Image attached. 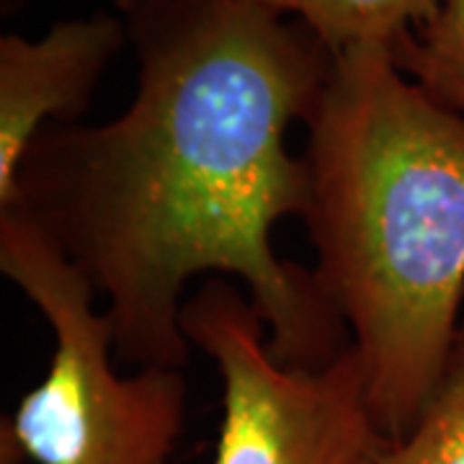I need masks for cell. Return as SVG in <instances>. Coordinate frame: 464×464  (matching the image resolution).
<instances>
[{"label": "cell", "mask_w": 464, "mask_h": 464, "mask_svg": "<svg viewBox=\"0 0 464 464\" xmlns=\"http://www.w3.org/2000/svg\"><path fill=\"white\" fill-rule=\"evenodd\" d=\"M137 93L106 124H52L18 170L21 209L106 299L116 359L183 369L194 276H237L289 366L351 343L313 268L284 261L271 230L310 199L286 132L310 121L333 54L261 0H160L127 18Z\"/></svg>", "instance_id": "obj_1"}, {"label": "cell", "mask_w": 464, "mask_h": 464, "mask_svg": "<svg viewBox=\"0 0 464 464\" xmlns=\"http://www.w3.org/2000/svg\"><path fill=\"white\" fill-rule=\"evenodd\" d=\"M307 127L313 276L398 441L429 408L464 320V116L390 50L359 47L335 54Z\"/></svg>", "instance_id": "obj_2"}, {"label": "cell", "mask_w": 464, "mask_h": 464, "mask_svg": "<svg viewBox=\"0 0 464 464\" xmlns=\"http://www.w3.org/2000/svg\"><path fill=\"white\" fill-rule=\"evenodd\" d=\"M0 271L50 323L44 380L3 420V464H168L186 420L181 369H114L93 286L21 209L0 212Z\"/></svg>", "instance_id": "obj_3"}, {"label": "cell", "mask_w": 464, "mask_h": 464, "mask_svg": "<svg viewBox=\"0 0 464 464\" xmlns=\"http://www.w3.org/2000/svg\"><path fill=\"white\" fill-rule=\"evenodd\" d=\"M181 325L222 380L212 464H380L390 439L351 343L323 366L282 364L246 289L222 276L186 299Z\"/></svg>", "instance_id": "obj_4"}, {"label": "cell", "mask_w": 464, "mask_h": 464, "mask_svg": "<svg viewBox=\"0 0 464 464\" xmlns=\"http://www.w3.org/2000/svg\"><path fill=\"white\" fill-rule=\"evenodd\" d=\"M130 36L111 14L57 21L39 39H0V212L18 201V170L36 134L72 124Z\"/></svg>", "instance_id": "obj_5"}, {"label": "cell", "mask_w": 464, "mask_h": 464, "mask_svg": "<svg viewBox=\"0 0 464 464\" xmlns=\"http://www.w3.org/2000/svg\"><path fill=\"white\" fill-rule=\"evenodd\" d=\"M271 11L304 24L333 52L392 50L431 16L439 0H261Z\"/></svg>", "instance_id": "obj_6"}, {"label": "cell", "mask_w": 464, "mask_h": 464, "mask_svg": "<svg viewBox=\"0 0 464 464\" xmlns=\"http://www.w3.org/2000/svg\"><path fill=\"white\" fill-rule=\"evenodd\" d=\"M390 54L423 93L464 116V0H439L431 16L402 36Z\"/></svg>", "instance_id": "obj_7"}, {"label": "cell", "mask_w": 464, "mask_h": 464, "mask_svg": "<svg viewBox=\"0 0 464 464\" xmlns=\"http://www.w3.org/2000/svg\"><path fill=\"white\" fill-rule=\"evenodd\" d=\"M380 464H464V320L429 408L413 431L387 444Z\"/></svg>", "instance_id": "obj_8"}, {"label": "cell", "mask_w": 464, "mask_h": 464, "mask_svg": "<svg viewBox=\"0 0 464 464\" xmlns=\"http://www.w3.org/2000/svg\"><path fill=\"white\" fill-rule=\"evenodd\" d=\"M155 3H160V0H114L116 8H119L127 18L134 16V14H140V11H145L150 5H155Z\"/></svg>", "instance_id": "obj_9"}, {"label": "cell", "mask_w": 464, "mask_h": 464, "mask_svg": "<svg viewBox=\"0 0 464 464\" xmlns=\"http://www.w3.org/2000/svg\"><path fill=\"white\" fill-rule=\"evenodd\" d=\"M26 3H29V0H0L3 16H8V14H16V11H21V8H24Z\"/></svg>", "instance_id": "obj_10"}]
</instances>
